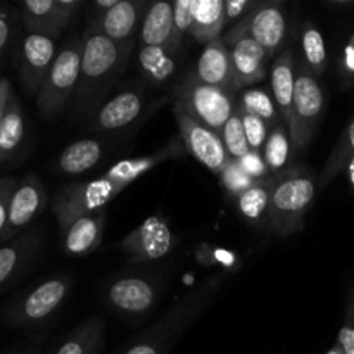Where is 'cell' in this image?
<instances>
[{"label": "cell", "instance_id": "cell-14", "mask_svg": "<svg viewBox=\"0 0 354 354\" xmlns=\"http://www.w3.org/2000/svg\"><path fill=\"white\" fill-rule=\"evenodd\" d=\"M80 7V0H26L19 3V14L28 31L55 40Z\"/></svg>", "mask_w": 354, "mask_h": 354}, {"label": "cell", "instance_id": "cell-47", "mask_svg": "<svg viewBox=\"0 0 354 354\" xmlns=\"http://www.w3.org/2000/svg\"><path fill=\"white\" fill-rule=\"evenodd\" d=\"M348 175H349V182H351V185L354 189V158L351 159V162H349V166H348Z\"/></svg>", "mask_w": 354, "mask_h": 354}, {"label": "cell", "instance_id": "cell-31", "mask_svg": "<svg viewBox=\"0 0 354 354\" xmlns=\"http://www.w3.org/2000/svg\"><path fill=\"white\" fill-rule=\"evenodd\" d=\"M261 152L272 176L280 175L287 168H290L289 162L292 159V156L296 154V151L292 147L289 130H287L286 124H279V127L270 130L268 140H266Z\"/></svg>", "mask_w": 354, "mask_h": 354}, {"label": "cell", "instance_id": "cell-2", "mask_svg": "<svg viewBox=\"0 0 354 354\" xmlns=\"http://www.w3.org/2000/svg\"><path fill=\"white\" fill-rule=\"evenodd\" d=\"M318 183L306 166H290L272 176L268 230L289 237L304 228V216L317 199Z\"/></svg>", "mask_w": 354, "mask_h": 354}, {"label": "cell", "instance_id": "cell-48", "mask_svg": "<svg viewBox=\"0 0 354 354\" xmlns=\"http://www.w3.org/2000/svg\"><path fill=\"white\" fill-rule=\"evenodd\" d=\"M325 354H344V351H342V348H341V346H339L337 342H335V346H334V348H330V349H328V351L325 353Z\"/></svg>", "mask_w": 354, "mask_h": 354}, {"label": "cell", "instance_id": "cell-36", "mask_svg": "<svg viewBox=\"0 0 354 354\" xmlns=\"http://www.w3.org/2000/svg\"><path fill=\"white\" fill-rule=\"evenodd\" d=\"M218 178H220L221 187H223L232 197H235V199H237L239 196H242L245 190H249L251 187H254L256 183H258L239 166L237 159H228V162L225 165V168L221 169Z\"/></svg>", "mask_w": 354, "mask_h": 354}, {"label": "cell", "instance_id": "cell-19", "mask_svg": "<svg viewBox=\"0 0 354 354\" xmlns=\"http://www.w3.org/2000/svg\"><path fill=\"white\" fill-rule=\"evenodd\" d=\"M144 109V97L137 90H124L97 109L90 121V130L114 131L128 127L140 116Z\"/></svg>", "mask_w": 354, "mask_h": 354}, {"label": "cell", "instance_id": "cell-27", "mask_svg": "<svg viewBox=\"0 0 354 354\" xmlns=\"http://www.w3.org/2000/svg\"><path fill=\"white\" fill-rule=\"evenodd\" d=\"M24 130H26V123H24L23 106L12 92L7 102L2 127H0V166L16 154L19 145L23 144Z\"/></svg>", "mask_w": 354, "mask_h": 354}, {"label": "cell", "instance_id": "cell-28", "mask_svg": "<svg viewBox=\"0 0 354 354\" xmlns=\"http://www.w3.org/2000/svg\"><path fill=\"white\" fill-rule=\"evenodd\" d=\"M104 154L102 144L95 138L73 142L59 156V169L66 175H82L92 169Z\"/></svg>", "mask_w": 354, "mask_h": 354}, {"label": "cell", "instance_id": "cell-29", "mask_svg": "<svg viewBox=\"0 0 354 354\" xmlns=\"http://www.w3.org/2000/svg\"><path fill=\"white\" fill-rule=\"evenodd\" d=\"M270 194H272V176L268 180H261L237 197V209L244 220L256 227L268 228Z\"/></svg>", "mask_w": 354, "mask_h": 354}, {"label": "cell", "instance_id": "cell-35", "mask_svg": "<svg viewBox=\"0 0 354 354\" xmlns=\"http://www.w3.org/2000/svg\"><path fill=\"white\" fill-rule=\"evenodd\" d=\"M220 135L230 159H241L242 156L248 154V152L251 151L239 111H235V113L232 114V118L227 121V124H225L223 130L220 131Z\"/></svg>", "mask_w": 354, "mask_h": 354}, {"label": "cell", "instance_id": "cell-9", "mask_svg": "<svg viewBox=\"0 0 354 354\" xmlns=\"http://www.w3.org/2000/svg\"><path fill=\"white\" fill-rule=\"evenodd\" d=\"M173 116L180 130V138L183 140L185 151L192 154L203 166H206L214 175H220L221 169L228 162L227 149H225L221 135L211 130L192 116L182 104H173Z\"/></svg>", "mask_w": 354, "mask_h": 354}, {"label": "cell", "instance_id": "cell-25", "mask_svg": "<svg viewBox=\"0 0 354 354\" xmlns=\"http://www.w3.org/2000/svg\"><path fill=\"white\" fill-rule=\"evenodd\" d=\"M227 28L225 0H196L194 6V24L190 37L199 44H211Z\"/></svg>", "mask_w": 354, "mask_h": 354}, {"label": "cell", "instance_id": "cell-3", "mask_svg": "<svg viewBox=\"0 0 354 354\" xmlns=\"http://www.w3.org/2000/svg\"><path fill=\"white\" fill-rule=\"evenodd\" d=\"M220 290V280L211 279L176 301L123 354H168L183 332L196 322Z\"/></svg>", "mask_w": 354, "mask_h": 354}, {"label": "cell", "instance_id": "cell-24", "mask_svg": "<svg viewBox=\"0 0 354 354\" xmlns=\"http://www.w3.org/2000/svg\"><path fill=\"white\" fill-rule=\"evenodd\" d=\"M40 248V237L37 232L17 235L16 239L0 248V287L16 279L28 265Z\"/></svg>", "mask_w": 354, "mask_h": 354}, {"label": "cell", "instance_id": "cell-40", "mask_svg": "<svg viewBox=\"0 0 354 354\" xmlns=\"http://www.w3.org/2000/svg\"><path fill=\"white\" fill-rule=\"evenodd\" d=\"M237 162L252 180H256V182L268 180L270 176H272L270 175L268 166H266L265 162V158H263V152L249 151L248 154H244L241 159H237Z\"/></svg>", "mask_w": 354, "mask_h": 354}, {"label": "cell", "instance_id": "cell-37", "mask_svg": "<svg viewBox=\"0 0 354 354\" xmlns=\"http://www.w3.org/2000/svg\"><path fill=\"white\" fill-rule=\"evenodd\" d=\"M337 344L344 354H354V282L346 289L344 301V320L337 335Z\"/></svg>", "mask_w": 354, "mask_h": 354}, {"label": "cell", "instance_id": "cell-45", "mask_svg": "<svg viewBox=\"0 0 354 354\" xmlns=\"http://www.w3.org/2000/svg\"><path fill=\"white\" fill-rule=\"evenodd\" d=\"M10 95H12V85L7 78H0V127H2L3 114H6L7 102H9Z\"/></svg>", "mask_w": 354, "mask_h": 354}, {"label": "cell", "instance_id": "cell-21", "mask_svg": "<svg viewBox=\"0 0 354 354\" xmlns=\"http://www.w3.org/2000/svg\"><path fill=\"white\" fill-rule=\"evenodd\" d=\"M232 66H234L235 88H248L259 83L266 76V66L270 57L268 52L256 44L252 38H242L230 47Z\"/></svg>", "mask_w": 354, "mask_h": 354}, {"label": "cell", "instance_id": "cell-44", "mask_svg": "<svg viewBox=\"0 0 354 354\" xmlns=\"http://www.w3.org/2000/svg\"><path fill=\"white\" fill-rule=\"evenodd\" d=\"M10 33H12V12L9 7L0 3V57L9 45Z\"/></svg>", "mask_w": 354, "mask_h": 354}, {"label": "cell", "instance_id": "cell-43", "mask_svg": "<svg viewBox=\"0 0 354 354\" xmlns=\"http://www.w3.org/2000/svg\"><path fill=\"white\" fill-rule=\"evenodd\" d=\"M16 183L17 180L12 178V176H2L0 178V242H2L3 232H6L10 196H12L14 189H16Z\"/></svg>", "mask_w": 354, "mask_h": 354}, {"label": "cell", "instance_id": "cell-12", "mask_svg": "<svg viewBox=\"0 0 354 354\" xmlns=\"http://www.w3.org/2000/svg\"><path fill=\"white\" fill-rule=\"evenodd\" d=\"M45 204H47V192H45L44 183L37 175L28 173L23 178L17 180L16 189L10 196L2 242L16 239L44 211Z\"/></svg>", "mask_w": 354, "mask_h": 354}, {"label": "cell", "instance_id": "cell-18", "mask_svg": "<svg viewBox=\"0 0 354 354\" xmlns=\"http://www.w3.org/2000/svg\"><path fill=\"white\" fill-rule=\"evenodd\" d=\"M183 154H187L185 145H183L182 138L175 137L168 142L162 149H159L158 152H152L151 156H140V158H130L123 159V161L116 162V165L111 166L106 173H104V178L111 180L114 183H120V185L128 187L131 182L138 180L140 176H144L145 173H149L151 169H154L156 166H159L161 162L169 161V159L182 158Z\"/></svg>", "mask_w": 354, "mask_h": 354}, {"label": "cell", "instance_id": "cell-46", "mask_svg": "<svg viewBox=\"0 0 354 354\" xmlns=\"http://www.w3.org/2000/svg\"><path fill=\"white\" fill-rule=\"evenodd\" d=\"M328 7H334V9H346V7H353L354 0H327Z\"/></svg>", "mask_w": 354, "mask_h": 354}, {"label": "cell", "instance_id": "cell-17", "mask_svg": "<svg viewBox=\"0 0 354 354\" xmlns=\"http://www.w3.org/2000/svg\"><path fill=\"white\" fill-rule=\"evenodd\" d=\"M147 9L149 3L145 0H118L109 12L104 14L100 19H93L92 26L118 45L131 47V37Z\"/></svg>", "mask_w": 354, "mask_h": 354}, {"label": "cell", "instance_id": "cell-22", "mask_svg": "<svg viewBox=\"0 0 354 354\" xmlns=\"http://www.w3.org/2000/svg\"><path fill=\"white\" fill-rule=\"evenodd\" d=\"M142 47H162L175 55V24H173V2L151 3L142 19Z\"/></svg>", "mask_w": 354, "mask_h": 354}, {"label": "cell", "instance_id": "cell-13", "mask_svg": "<svg viewBox=\"0 0 354 354\" xmlns=\"http://www.w3.org/2000/svg\"><path fill=\"white\" fill-rule=\"evenodd\" d=\"M57 44L54 38L31 31L23 37L19 50V76L24 90L30 95H38L57 57Z\"/></svg>", "mask_w": 354, "mask_h": 354}, {"label": "cell", "instance_id": "cell-20", "mask_svg": "<svg viewBox=\"0 0 354 354\" xmlns=\"http://www.w3.org/2000/svg\"><path fill=\"white\" fill-rule=\"evenodd\" d=\"M194 75L206 85L218 86L234 93V66H232L230 48L223 41V38H216L204 47L201 57L197 61Z\"/></svg>", "mask_w": 354, "mask_h": 354}, {"label": "cell", "instance_id": "cell-7", "mask_svg": "<svg viewBox=\"0 0 354 354\" xmlns=\"http://www.w3.org/2000/svg\"><path fill=\"white\" fill-rule=\"evenodd\" d=\"M286 35L287 21L282 2H259L249 16L234 24L221 38L228 48L242 38H252L268 52L270 57H275L286 44Z\"/></svg>", "mask_w": 354, "mask_h": 354}, {"label": "cell", "instance_id": "cell-10", "mask_svg": "<svg viewBox=\"0 0 354 354\" xmlns=\"http://www.w3.org/2000/svg\"><path fill=\"white\" fill-rule=\"evenodd\" d=\"M124 189H127L124 185L111 182L104 176L97 180H90V182L68 183L55 194L52 209H54L57 220L100 213Z\"/></svg>", "mask_w": 354, "mask_h": 354}, {"label": "cell", "instance_id": "cell-39", "mask_svg": "<svg viewBox=\"0 0 354 354\" xmlns=\"http://www.w3.org/2000/svg\"><path fill=\"white\" fill-rule=\"evenodd\" d=\"M239 114H241L242 118V124H244V131L245 137H248L249 147H251V151L261 152L266 140H268L270 127L261 120V118L254 116V114L242 113V111H239Z\"/></svg>", "mask_w": 354, "mask_h": 354}, {"label": "cell", "instance_id": "cell-42", "mask_svg": "<svg viewBox=\"0 0 354 354\" xmlns=\"http://www.w3.org/2000/svg\"><path fill=\"white\" fill-rule=\"evenodd\" d=\"M258 6V0H225V17H227V24H237L239 21L249 16Z\"/></svg>", "mask_w": 354, "mask_h": 354}, {"label": "cell", "instance_id": "cell-34", "mask_svg": "<svg viewBox=\"0 0 354 354\" xmlns=\"http://www.w3.org/2000/svg\"><path fill=\"white\" fill-rule=\"evenodd\" d=\"M142 73L152 83H162L175 73V57L162 47H140L138 52Z\"/></svg>", "mask_w": 354, "mask_h": 354}, {"label": "cell", "instance_id": "cell-30", "mask_svg": "<svg viewBox=\"0 0 354 354\" xmlns=\"http://www.w3.org/2000/svg\"><path fill=\"white\" fill-rule=\"evenodd\" d=\"M354 158V118L349 121L348 127L342 130L337 144L332 149L330 156L325 161L324 169L318 176V189H325L330 185L344 169H348L349 162Z\"/></svg>", "mask_w": 354, "mask_h": 354}, {"label": "cell", "instance_id": "cell-1", "mask_svg": "<svg viewBox=\"0 0 354 354\" xmlns=\"http://www.w3.org/2000/svg\"><path fill=\"white\" fill-rule=\"evenodd\" d=\"M131 47H123L100 33L90 24L83 37L82 75L75 93V116L86 114L100 97L113 86L118 76L124 71V64Z\"/></svg>", "mask_w": 354, "mask_h": 354}, {"label": "cell", "instance_id": "cell-23", "mask_svg": "<svg viewBox=\"0 0 354 354\" xmlns=\"http://www.w3.org/2000/svg\"><path fill=\"white\" fill-rule=\"evenodd\" d=\"M270 83H272V97L279 107L282 123L289 128L290 116H292L294 88H296L294 50H283L282 54L277 55L272 71H270Z\"/></svg>", "mask_w": 354, "mask_h": 354}, {"label": "cell", "instance_id": "cell-8", "mask_svg": "<svg viewBox=\"0 0 354 354\" xmlns=\"http://www.w3.org/2000/svg\"><path fill=\"white\" fill-rule=\"evenodd\" d=\"M71 277H52L21 296L6 310L3 320L12 325H35L44 322L61 308L69 294Z\"/></svg>", "mask_w": 354, "mask_h": 354}, {"label": "cell", "instance_id": "cell-4", "mask_svg": "<svg viewBox=\"0 0 354 354\" xmlns=\"http://www.w3.org/2000/svg\"><path fill=\"white\" fill-rule=\"evenodd\" d=\"M83 40H69L57 52L54 64L37 95V106L45 120L57 116L73 99L82 75Z\"/></svg>", "mask_w": 354, "mask_h": 354}, {"label": "cell", "instance_id": "cell-15", "mask_svg": "<svg viewBox=\"0 0 354 354\" xmlns=\"http://www.w3.org/2000/svg\"><path fill=\"white\" fill-rule=\"evenodd\" d=\"M106 299L113 310L130 318H142L154 308L158 287L140 275L121 277L106 290Z\"/></svg>", "mask_w": 354, "mask_h": 354}, {"label": "cell", "instance_id": "cell-11", "mask_svg": "<svg viewBox=\"0 0 354 354\" xmlns=\"http://www.w3.org/2000/svg\"><path fill=\"white\" fill-rule=\"evenodd\" d=\"M173 244L175 239L168 221L162 216H149L120 242V249L127 254L128 263L135 265L165 258Z\"/></svg>", "mask_w": 354, "mask_h": 354}, {"label": "cell", "instance_id": "cell-32", "mask_svg": "<svg viewBox=\"0 0 354 354\" xmlns=\"http://www.w3.org/2000/svg\"><path fill=\"white\" fill-rule=\"evenodd\" d=\"M237 109L242 111V113H249L261 118L268 124L270 130L279 127V124H283L279 113V107H277L272 93L265 88L252 86V88L242 90L237 100Z\"/></svg>", "mask_w": 354, "mask_h": 354}, {"label": "cell", "instance_id": "cell-6", "mask_svg": "<svg viewBox=\"0 0 354 354\" xmlns=\"http://www.w3.org/2000/svg\"><path fill=\"white\" fill-rule=\"evenodd\" d=\"M325 114V93L318 78L306 71L303 64L296 66V88H294L292 116L289 137L296 152L310 145Z\"/></svg>", "mask_w": 354, "mask_h": 354}, {"label": "cell", "instance_id": "cell-16", "mask_svg": "<svg viewBox=\"0 0 354 354\" xmlns=\"http://www.w3.org/2000/svg\"><path fill=\"white\" fill-rule=\"evenodd\" d=\"M104 211L57 220L62 249L69 256H86L99 249L104 235Z\"/></svg>", "mask_w": 354, "mask_h": 354}, {"label": "cell", "instance_id": "cell-5", "mask_svg": "<svg viewBox=\"0 0 354 354\" xmlns=\"http://www.w3.org/2000/svg\"><path fill=\"white\" fill-rule=\"evenodd\" d=\"M175 102L182 104L196 120L218 133L237 111L234 93L206 85L194 73L187 75L175 88Z\"/></svg>", "mask_w": 354, "mask_h": 354}, {"label": "cell", "instance_id": "cell-38", "mask_svg": "<svg viewBox=\"0 0 354 354\" xmlns=\"http://www.w3.org/2000/svg\"><path fill=\"white\" fill-rule=\"evenodd\" d=\"M196 0H175L173 2V24H175V47L178 50L183 37L190 35L194 24Z\"/></svg>", "mask_w": 354, "mask_h": 354}, {"label": "cell", "instance_id": "cell-26", "mask_svg": "<svg viewBox=\"0 0 354 354\" xmlns=\"http://www.w3.org/2000/svg\"><path fill=\"white\" fill-rule=\"evenodd\" d=\"M104 334L106 325L102 318H88L73 328L54 354H99L104 346Z\"/></svg>", "mask_w": 354, "mask_h": 354}, {"label": "cell", "instance_id": "cell-41", "mask_svg": "<svg viewBox=\"0 0 354 354\" xmlns=\"http://www.w3.org/2000/svg\"><path fill=\"white\" fill-rule=\"evenodd\" d=\"M339 78L344 86L354 85V31L339 59Z\"/></svg>", "mask_w": 354, "mask_h": 354}, {"label": "cell", "instance_id": "cell-33", "mask_svg": "<svg viewBox=\"0 0 354 354\" xmlns=\"http://www.w3.org/2000/svg\"><path fill=\"white\" fill-rule=\"evenodd\" d=\"M301 50H303V62L301 64L310 71L315 78L322 76L327 69V47L325 38L318 26L308 23L301 33Z\"/></svg>", "mask_w": 354, "mask_h": 354}]
</instances>
